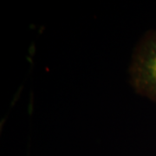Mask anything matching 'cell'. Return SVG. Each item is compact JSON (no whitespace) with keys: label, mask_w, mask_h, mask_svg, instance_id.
I'll return each mask as SVG.
<instances>
[{"label":"cell","mask_w":156,"mask_h":156,"mask_svg":"<svg viewBox=\"0 0 156 156\" xmlns=\"http://www.w3.org/2000/svg\"><path fill=\"white\" fill-rule=\"evenodd\" d=\"M128 74L134 91L156 103V29L147 31L137 43Z\"/></svg>","instance_id":"obj_1"}]
</instances>
